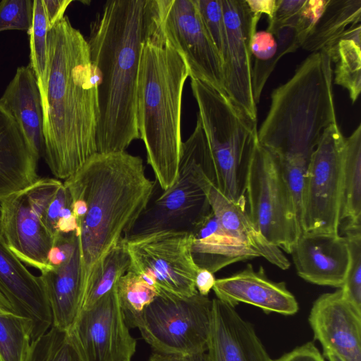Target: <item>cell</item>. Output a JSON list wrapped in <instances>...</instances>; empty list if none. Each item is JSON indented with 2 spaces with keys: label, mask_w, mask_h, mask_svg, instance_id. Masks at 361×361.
<instances>
[{
  "label": "cell",
  "mask_w": 361,
  "mask_h": 361,
  "mask_svg": "<svg viewBox=\"0 0 361 361\" xmlns=\"http://www.w3.org/2000/svg\"><path fill=\"white\" fill-rule=\"evenodd\" d=\"M148 361H210L207 353L197 354H163L154 352Z\"/></svg>",
  "instance_id": "obj_45"
},
{
  "label": "cell",
  "mask_w": 361,
  "mask_h": 361,
  "mask_svg": "<svg viewBox=\"0 0 361 361\" xmlns=\"http://www.w3.org/2000/svg\"><path fill=\"white\" fill-rule=\"evenodd\" d=\"M361 25L348 28L336 42L327 51L333 70L334 82L346 89L353 104L358 99L361 90Z\"/></svg>",
  "instance_id": "obj_27"
},
{
  "label": "cell",
  "mask_w": 361,
  "mask_h": 361,
  "mask_svg": "<svg viewBox=\"0 0 361 361\" xmlns=\"http://www.w3.org/2000/svg\"><path fill=\"white\" fill-rule=\"evenodd\" d=\"M83 200L78 221L80 282L87 288L109 252L126 239L146 209L157 182L147 178L142 159L126 151L96 153L63 183Z\"/></svg>",
  "instance_id": "obj_3"
},
{
  "label": "cell",
  "mask_w": 361,
  "mask_h": 361,
  "mask_svg": "<svg viewBox=\"0 0 361 361\" xmlns=\"http://www.w3.org/2000/svg\"><path fill=\"white\" fill-rule=\"evenodd\" d=\"M62 184L55 178H39L0 202L1 237L22 262L40 272L49 269L48 255L54 242L42 215Z\"/></svg>",
  "instance_id": "obj_11"
},
{
  "label": "cell",
  "mask_w": 361,
  "mask_h": 361,
  "mask_svg": "<svg viewBox=\"0 0 361 361\" xmlns=\"http://www.w3.org/2000/svg\"><path fill=\"white\" fill-rule=\"evenodd\" d=\"M52 314V326L71 331L82 310L84 293L80 282L79 247L63 264L49 267L39 276Z\"/></svg>",
  "instance_id": "obj_23"
},
{
  "label": "cell",
  "mask_w": 361,
  "mask_h": 361,
  "mask_svg": "<svg viewBox=\"0 0 361 361\" xmlns=\"http://www.w3.org/2000/svg\"><path fill=\"white\" fill-rule=\"evenodd\" d=\"M325 357H326L329 361H343L337 355L334 353H330Z\"/></svg>",
  "instance_id": "obj_49"
},
{
  "label": "cell",
  "mask_w": 361,
  "mask_h": 361,
  "mask_svg": "<svg viewBox=\"0 0 361 361\" xmlns=\"http://www.w3.org/2000/svg\"><path fill=\"white\" fill-rule=\"evenodd\" d=\"M275 36L267 30L256 31L250 44L252 57V87L253 97L257 104L264 87L279 60L283 56L278 49Z\"/></svg>",
  "instance_id": "obj_33"
},
{
  "label": "cell",
  "mask_w": 361,
  "mask_h": 361,
  "mask_svg": "<svg viewBox=\"0 0 361 361\" xmlns=\"http://www.w3.org/2000/svg\"><path fill=\"white\" fill-rule=\"evenodd\" d=\"M207 354L210 361H271L252 324L235 307L212 299Z\"/></svg>",
  "instance_id": "obj_20"
},
{
  "label": "cell",
  "mask_w": 361,
  "mask_h": 361,
  "mask_svg": "<svg viewBox=\"0 0 361 361\" xmlns=\"http://www.w3.org/2000/svg\"><path fill=\"white\" fill-rule=\"evenodd\" d=\"M78 247V238L77 233L57 237L49 252V267H58L68 261Z\"/></svg>",
  "instance_id": "obj_42"
},
{
  "label": "cell",
  "mask_w": 361,
  "mask_h": 361,
  "mask_svg": "<svg viewBox=\"0 0 361 361\" xmlns=\"http://www.w3.org/2000/svg\"><path fill=\"white\" fill-rule=\"evenodd\" d=\"M343 221L361 222L360 124L344 139L341 223Z\"/></svg>",
  "instance_id": "obj_28"
},
{
  "label": "cell",
  "mask_w": 361,
  "mask_h": 361,
  "mask_svg": "<svg viewBox=\"0 0 361 361\" xmlns=\"http://www.w3.org/2000/svg\"><path fill=\"white\" fill-rule=\"evenodd\" d=\"M189 231L193 236L191 255L199 269L214 274L231 264L259 257L257 252L226 233L212 211Z\"/></svg>",
  "instance_id": "obj_24"
},
{
  "label": "cell",
  "mask_w": 361,
  "mask_h": 361,
  "mask_svg": "<svg viewBox=\"0 0 361 361\" xmlns=\"http://www.w3.org/2000/svg\"><path fill=\"white\" fill-rule=\"evenodd\" d=\"M42 220L54 240L60 235L78 233V224L73 211L71 195L63 183L44 210Z\"/></svg>",
  "instance_id": "obj_36"
},
{
  "label": "cell",
  "mask_w": 361,
  "mask_h": 361,
  "mask_svg": "<svg viewBox=\"0 0 361 361\" xmlns=\"http://www.w3.org/2000/svg\"><path fill=\"white\" fill-rule=\"evenodd\" d=\"M33 1L2 0L0 1V32L8 30L27 31L32 21Z\"/></svg>",
  "instance_id": "obj_39"
},
{
  "label": "cell",
  "mask_w": 361,
  "mask_h": 361,
  "mask_svg": "<svg viewBox=\"0 0 361 361\" xmlns=\"http://www.w3.org/2000/svg\"><path fill=\"white\" fill-rule=\"evenodd\" d=\"M192 240L190 231L174 230L128 237V271L143 276L159 290L191 297L197 293L195 278L199 269L191 255Z\"/></svg>",
  "instance_id": "obj_12"
},
{
  "label": "cell",
  "mask_w": 361,
  "mask_h": 361,
  "mask_svg": "<svg viewBox=\"0 0 361 361\" xmlns=\"http://www.w3.org/2000/svg\"><path fill=\"white\" fill-rule=\"evenodd\" d=\"M271 361H325V360L314 343L307 342Z\"/></svg>",
  "instance_id": "obj_43"
},
{
  "label": "cell",
  "mask_w": 361,
  "mask_h": 361,
  "mask_svg": "<svg viewBox=\"0 0 361 361\" xmlns=\"http://www.w3.org/2000/svg\"><path fill=\"white\" fill-rule=\"evenodd\" d=\"M216 298L233 307L240 302L260 308L265 313L289 316L299 309L298 301L286 283L269 279L261 266L255 271L251 264L230 276L216 279L212 288Z\"/></svg>",
  "instance_id": "obj_19"
},
{
  "label": "cell",
  "mask_w": 361,
  "mask_h": 361,
  "mask_svg": "<svg viewBox=\"0 0 361 361\" xmlns=\"http://www.w3.org/2000/svg\"><path fill=\"white\" fill-rule=\"evenodd\" d=\"M212 186L214 171L212 156L197 116L193 132L182 142L175 183L149 203L128 237L161 231H190L212 211L209 193Z\"/></svg>",
  "instance_id": "obj_7"
},
{
  "label": "cell",
  "mask_w": 361,
  "mask_h": 361,
  "mask_svg": "<svg viewBox=\"0 0 361 361\" xmlns=\"http://www.w3.org/2000/svg\"><path fill=\"white\" fill-rule=\"evenodd\" d=\"M120 307L129 327H135L144 309L158 295L159 290L143 276L128 271L116 284Z\"/></svg>",
  "instance_id": "obj_30"
},
{
  "label": "cell",
  "mask_w": 361,
  "mask_h": 361,
  "mask_svg": "<svg viewBox=\"0 0 361 361\" xmlns=\"http://www.w3.org/2000/svg\"><path fill=\"white\" fill-rule=\"evenodd\" d=\"M49 26L46 17L43 0L33 1L32 21L30 35L31 68L36 78L42 101H45L49 67V51L47 32Z\"/></svg>",
  "instance_id": "obj_31"
},
{
  "label": "cell",
  "mask_w": 361,
  "mask_h": 361,
  "mask_svg": "<svg viewBox=\"0 0 361 361\" xmlns=\"http://www.w3.org/2000/svg\"><path fill=\"white\" fill-rule=\"evenodd\" d=\"M71 332L84 361H131L136 350L116 286L92 307L81 310Z\"/></svg>",
  "instance_id": "obj_14"
},
{
  "label": "cell",
  "mask_w": 361,
  "mask_h": 361,
  "mask_svg": "<svg viewBox=\"0 0 361 361\" xmlns=\"http://www.w3.org/2000/svg\"><path fill=\"white\" fill-rule=\"evenodd\" d=\"M212 300L198 293L182 298L159 290L137 319L143 339L159 353H206L210 331Z\"/></svg>",
  "instance_id": "obj_8"
},
{
  "label": "cell",
  "mask_w": 361,
  "mask_h": 361,
  "mask_svg": "<svg viewBox=\"0 0 361 361\" xmlns=\"http://www.w3.org/2000/svg\"><path fill=\"white\" fill-rule=\"evenodd\" d=\"M344 139L338 123L331 124L310 157L305 180L301 232L340 234Z\"/></svg>",
  "instance_id": "obj_10"
},
{
  "label": "cell",
  "mask_w": 361,
  "mask_h": 361,
  "mask_svg": "<svg viewBox=\"0 0 361 361\" xmlns=\"http://www.w3.org/2000/svg\"><path fill=\"white\" fill-rule=\"evenodd\" d=\"M227 34L223 70L227 97L250 119L257 121V104L252 87L250 44L260 18L245 0H221Z\"/></svg>",
  "instance_id": "obj_15"
},
{
  "label": "cell",
  "mask_w": 361,
  "mask_h": 361,
  "mask_svg": "<svg viewBox=\"0 0 361 361\" xmlns=\"http://www.w3.org/2000/svg\"><path fill=\"white\" fill-rule=\"evenodd\" d=\"M156 16L164 41L184 60L190 79L226 94L223 63L195 0H156Z\"/></svg>",
  "instance_id": "obj_13"
},
{
  "label": "cell",
  "mask_w": 361,
  "mask_h": 361,
  "mask_svg": "<svg viewBox=\"0 0 361 361\" xmlns=\"http://www.w3.org/2000/svg\"><path fill=\"white\" fill-rule=\"evenodd\" d=\"M329 55L313 52L293 75L271 93L267 116L257 130L259 144L278 159L310 161L324 131L337 122Z\"/></svg>",
  "instance_id": "obj_5"
},
{
  "label": "cell",
  "mask_w": 361,
  "mask_h": 361,
  "mask_svg": "<svg viewBox=\"0 0 361 361\" xmlns=\"http://www.w3.org/2000/svg\"><path fill=\"white\" fill-rule=\"evenodd\" d=\"M343 231L349 247L350 262L341 289L344 298L361 312V222H345Z\"/></svg>",
  "instance_id": "obj_35"
},
{
  "label": "cell",
  "mask_w": 361,
  "mask_h": 361,
  "mask_svg": "<svg viewBox=\"0 0 361 361\" xmlns=\"http://www.w3.org/2000/svg\"><path fill=\"white\" fill-rule=\"evenodd\" d=\"M38 161L17 121L0 102V202L39 178Z\"/></svg>",
  "instance_id": "obj_21"
},
{
  "label": "cell",
  "mask_w": 361,
  "mask_h": 361,
  "mask_svg": "<svg viewBox=\"0 0 361 361\" xmlns=\"http://www.w3.org/2000/svg\"><path fill=\"white\" fill-rule=\"evenodd\" d=\"M204 25L222 63L226 57L227 34L221 0H195Z\"/></svg>",
  "instance_id": "obj_37"
},
{
  "label": "cell",
  "mask_w": 361,
  "mask_h": 361,
  "mask_svg": "<svg viewBox=\"0 0 361 361\" xmlns=\"http://www.w3.org/2000/svg\"><path fill=\"white\" fill-rule=\"evenodd\" d=\"M0 306L5 310L12 311V308H11V306L9 302L7 300V299L6 298V297L4 295V294L1 293V290H0Z\"/></svg>",
  "instance_id": "obj_48"
},
{
  "label": "cell",
  "mask_w": 361,
  "mask_h": 361,
  "mask_svg": "<svg viewBox=\"0 0 361 361\" xmlns=\"http://www.w3.org/2000/svg\"><path fill=\"white\" fill-rule=\"evenodd\" d=\"M190 80L212 156L214 187L228 200L245 203L247 177L258 141L257 121L227 95L200 80Z\"/></svg>",
  "instance_id": "obj_6"
},
{
  "label": "cell",
  "mask_w": 361,
  "mask_h": 361,
  "mask_svg": "<svg viewBox=\"0 0 361 361\" xmlns=\"http://www.w3.org/2000/svg\"><path fill=\"white\" fill-rule=\"evenodd\" d=\"M24 361H84L71 331L52 326L51 329L31 341Z\"/></svg>",
  "instance_id": "obj_32"
},
{
  "label": "cell",
  "mask_w": 361,
  "mask_h": 361,
  "mask_svg": "<svg viewBox=\"0 0 361 361\" xmlns=\"http://www.w3.org/2000/svg\"><path fill=\"white\" fill-rule=\"evenodd\" d=\"M47 42L43 157L55 178L66 180L97 153L98 77L87 40L67 16L49 30Z\"/></svg>",
  "instance_id": "obj_1"
},
{
  "label": "cell",
  "mask_w": 361,
  "mask_h": 361,
  "mask_svg": "<svg viewBox=\"0 0 361 361\" xmlns=\"http://www.w3.org/2000/svg\"><path fill=\"white\" fill-rule=\"evenodd\" d=\"M216 279L211 271L199 269L195 278V285L199 294L203 296H208L210 290L213 288Z\"/></svg>",
  "instance_id": "obj_46"
},
{
  "label": "cell",
  "mask_w": 361,
  "mask_h": 361,
  "mask_svg": "<svg viewBox=\"0 0 361 361\" xmlns=\"http://www.w3.org/2000/svg\"><path fill=\"white\" fill-rule=\"evenodd\" d=\"M308 321L324 357L334 353L343 361H361V312L344 298L341 288L319 295Z\"/></svg>",
  "instance_id": "obj_16"
},
{
  "label": "cell",
  "mask_w": 361,
  "mask_h": 361,
  "mask_svg": "<svg viewBox=\"0 0 361 361\" xmlns=\"http://www.w3.org/2000/svg\"><path fill=\"white\" fill-rule=\"evenodd\" d=\"M250 10L253 15L261 17L263 13L268 16V19L272 17L276 0H245Z\"/></svg>",
  "instance_id": "obj_47"
},
{
  "label": "cell",
  "mask_w": 361,
  "mask_h": 361,
  "mask_svg": "<svg viewBox=\"0 0 361 361\" xmlns=\"http://www.w3.org/2000/svg\"><path fill=\"white\" fill-rule=\"evenodd\" d=\"M0 361H4L0 355Z\"/></svg>",
  "instance_id": "obj_50"
},
{
  "label": "cell",
  "mask_w": 361,
  "mask_h": 361,
  "mask_svg": "<svg viewBox=\"0 0 361 361\" xmlns=\"http://www.w3.org/2000/svg\"><path fill=\"white\" fill-rule=\"evenodd\" d=\"M245 209L264 236L290 254L301 233L295 206L278 159L258 141L245 187Z\"/></svg>",
  "instance_id": "obj_9"
},
{
  "label": "cell",
  "mask_w": 361,
  "mask_h": 361,
  "mask_svg": "<svg viewBox=\"0 0 361 361\" xmlns=\"http://www.w3.org/2000/svg\"><path fill=\"white\" fill-rule=\"evenodd\" d=\"M0 102L17 121L39 160L44 154L43 112L37 82L30 66L17 68Z\"/></svg>",
  "instance_id": "obj_22"
},
{
  "label": "cell",
  "mask_w": 361,
  "mask_h": 361,
  "mask_svg": "<svg viewBox=\"0 0 361 361\" xmlns=\"http://www.w3.org/2000/svg\"><path fill=\"white\" fill-rule=\"evenodd\" d=\"M327 2L328 0H306L294 28L300 47L322 14Z\"/></svg>",
  "instance_id": "obj_41"
},
{
  "label": "cell",
  "mask_w": 361,
  "mask_h": 361,
  "mask_svg": "<svg viewBox=\"0 0 361 361\" xmlns=\"http://www.w3.org/2000/svg\"><path fill=\"white\" fill-rule=\"evenodd\" d=\"M361 0H328L301 47L311 52L327 51L350 27L360 24Z\"/></svg>",
  "instance_id": "obj_26"
},
{
  "label": "cell",
  "mask_w": 361,
  "mask_h": 361,
  "mask_svg": "<svg viewBox=\"0 0 361 361\" xmlns=\"http://www.w3.org/2000/svg\"><path fill=\"white\" fill-rule=\"evenodd\" d=\"M189 73L159 29L143 44L137 89V121L147 162L162 191L175 183L180 149L182 94Z\"/></svg>",
  "instance_id": "obj_4"
},
{
  "label": "cell",
  "mask_w": 361,
  "mask_h": 361,
  "mask_svg": "<svg viewBox=\"0 0 361 361\" xmlns=\"http://www.w3.org/2000/svg\"><path fill=\"white\" fill-rule=\"evenodd\" d=\"M278 160L300 226L305 180L309 161L300 157L278 159Z\"/></svg>",
  "instance_id": "obj_38"
},
{
  "label": "cell",
  "mask_w": 361,
  "mask_h": 361,
  "mask_svg": "<svg viewBox=\"0 0 361 361\" xmlns=\"http://www.w3.org/2000/svg\"><path fill=\"white\" fill-rule=\"evenodd\" d=\"M126 240H122L109 252L94 273L87 288L82 310L92 307L128 271L130 259Z\"/></svg>",
  "instance_id": "obj_29"
},
{
  "label": "cell",
  "mask_w": 361,
  "mask_h": 361,
  "mask_svg": "<svg viewBox=\"0 0 361 361\" xmlns=\"http://www.w3.org/2000/svg\"><path fill=\"white\" fill-rule=\"evenodd\" d=\"M0 290L12 311L28 322L31 341L47 332L53 319L42 279L24 266L1 235Z\"/></svg>",
  "instance_id": "obj_17"
},
{
  "label": "cell",
  "mask_w": 361,
  "mask_h": 361,
  "mask_svg": "<svg viewBox=\"0 0 361 361\" xmlns=\"http://www.w3.org/2000/svg\"><path fill=\"white\" fill-rule=\"evenodd\" d=\"M157 30L156 0H110L90 24L87 40L98 77L97 153L126 151L140 139L137 121L140 57Z\"/></svg>",
  "instance_id": "obj_2"
},
{
  "label": "cell",
  "mask_w": 361,
  "mask_h": 361,
  "mask_svg": "<svg viewBox=\"0 0 361 361\" xmlns=\"http://www.w3.org/2000/svg\"><path fill=\"white\" fill-rule=\"evenodd\" d=\"M290 254L297 274L303 280L342 288L350 262L345 236L302 231Z\"/></svg>",
  "instance_id": "obj_18"
},
{
  "label": "cell",
  "mask_w": 361,
  "mask_h": 361,
  "mask_svg": "<svg viewBox=\"0 0 361 361\" xmlns=\"http://www.w3.org/2000/svg\"><path fill=\"white\" fill-rule=\"evenodd\" d=\"M209 201L218 224L226 233L279 269L290 268V262L283 252L270 243L252 222L245 203L228 200L214 186L210 189Z\"/></svg>",
  "instance_id": "obj_25"
},
{
  "label": "cell",
  "mask_w": 361,
  "mask_h": 361,
  "mask_svg": "<svg viewBox=\"0 0 361 361\" xmlns=\"http://www.w3.org/2000/svg\"><path fill=\"white\" fill-rule=\"evenodd\" d=\"M28 322L0 306V355L4 361H24L30 345Z\"/></svg>",
  "instance_id": "obj_34"
},
{
  "label": "cell",
  "mask_w": 361,
  "mask_h": 361,
  "mask_svg": "<svg viewBox=\"0 0 361 361\" xmlns=\"http://www.w3.org/2000/svg\"><path fill=\"white\" fill-rule=\"evenodd\" d=\"M306 0H276L267 30L274 35L284 27L295 28L298 16Z\"/></svg>",
  "instance_id": "obj_40"
},
{
  "label": "cell",
  "mask_w": 361,
  "mask_h": 361,
  "mask_svg": "<svg viewBox=\"0 0 361 361\" xmlns=\"http://www.w3.org/2000/svg\"><path fill=\"white\" fill-rule=\"evenodd\" d=\"M72 0H43L49 30L64 17V13Z\"/></svg>",
  "instance_id": "obj_44"
}]
</instances>
